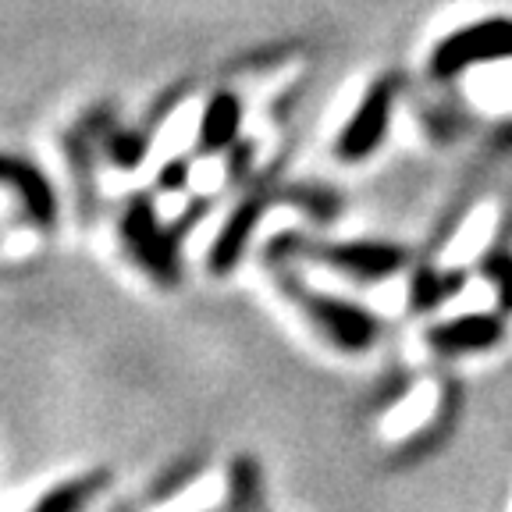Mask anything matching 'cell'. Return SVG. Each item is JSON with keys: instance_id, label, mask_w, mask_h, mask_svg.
<instances>
[{"instance_id": "obj_1", "label": "cell", "mask_w": 512, "mask_h": 512, "mask_svg": "<svg viewBox=\"0 0 512 512\" xmlns=\"http://www.w3.org/2000/svg\"><path fill=\"white\" fill-rule=\"evenodd\" d=\"M296 260H310V264L328 267V271L342 274V278L377 285V281L395 278L409 264V249L395 246V242H374V239L328 242V239H313L306 232H281L264 246V264L271 271L292 267Z\"/></svg>"}, {"instance_id": "obj_2", "label": "cell", "mask_w": 512, "mask_h": 512, "mask_svg": "<svg viewBox=\"0 0 512 512\" xmlns=\"http://www.w3.org/2000/svg\"><path fill=\"white\" fill-rule=\"evenodd\" d=\"M274 281H278V292L285 299L303 310L306 324L317 331L331 349L338 352H367L377 345L384 324L374 310L360 303H349L342 296H328V292H317L310 288L303 278L296 274V267H278L274 271Z\"/></svg>"}, {"instance_id": "obj_3", "label": "cell", "mask_w": 512, "mask_h": 512, "mask_svg": "<svg viewBox=\"0 0 512 512\" xmlns=\"http://www.w3.org/2000/svg\"><path fill=\"white\" fill-rule=\"evenodd\" d=\"M118 235L125 253L132 256V264L143 274H150V281L164 292L182 285V246L178 235L171 232V224L160 221L157 203L150 192H132L121 203L118 217Z\"/></svg>"}, {"instance_id": "obj_4", "label": "cell", "mask_w": 512, "mask_h": 512, "mask_svg": "<svg viewBox=\"0 0 512 512\" xmlns=\"http://www.w3.org/2000/svg\"><path fill=\"white\" fill-rule=\"evenodd\" d=\"M281 160L278 157L267 171L253 175L249 182V192L235 203V210L228 214V221L221 224V232L214 235L210 242V253H207V271L214 278H228L235 267L242 264V256L249 249V239H253L256 224L264 221L267 210L278 203V171H281Z\"/></svg>"}, {"instance_id": "obj_5", "label": "cell", "mask_w": 512, "mask_h": 512, "mask_svg": "<svg viewBox=\"0 0 512 512\" xmlns=\"http://www.w3.org/2000/svg\"><path fill=\"white\" fill-rule=\"evenodd\" d=\"M512 57V18H484L466 29L448 32L445 40L434 43L427 57V72L434 82H448L456 75L480 68V64L509 61Z\"/></svg>"}, {"instance_id": "obj_6", "label": "cell", "mask_w": 512, "mask_h": 512, "mask_svg": "<svg viewBox=\"0 0 512 512\" xmlns=\"http://www.w3.org/2000/svg\"><path fill=\"white\" fill-rule=\"evenodd\" d=\"M399 75H381L367 86V93L360 96V104L352 111V118L345 121V128L335 136V157L342 164H363L370 160L381 143L388 139V128H392V111L395 100H399Z\"/></svg>"}, {"instance_id": "obj_7", "label": "cell", "mask_w": 512, "mask_h": 512, "mask_svg": "<svg viewBox=\"0 0 512 512\" xmlns=\"http://www.w3.org/2000/svg\"><path fill=\"white\" fill-rule=\"evenodd\" d=\"M111 132V111L96 107V111L82 114V121L64 132V157H68V171L75 182V200H79V217L82 224H93L100 214V185H96V136L104 139Z\"/></svg>"}, {"instance_id": "obj_8", "label": "cell", "mask_w": 512, "mask_h": 512, "mask_svg": "<svg viewBox=\"0 0 512 512\" xmlns=\"http://www.w3.org/2000/svg\"><path fill=\"white\" fill-rule=\"evenodd\" d=\"M0 189H8L15 196L18 214L32 228H40V232H54L57 228V214H61L57 192L36 160H25L18 153L0 150Z\"/></svg>"}, {"instance_id": "obj_9", "label": "cell", "mask_w": 512, "mask_h": 512, "mask_svg": "<svg viewBox=\"0 0 512 512\" xmlns=\"http://www.w3.org/2000/svg\"><path fill=\"white\" fill-rule=\"evenodd\" d=\"M502 338H505L502 313H463V317L431 324L424 342H427V349L445 356V360H456V356H473V352L498 349Z\"/></svg>"}, {"instance_id": "obj_10", "label": "cell", "mask_w": 512, "mask_h": 512, "mask_svg": "<svg viewBox=\"0 0 512 512\" xmlns=\"http://www.w3.org/2000/svg\"><path fill=\"white\" fill-rule=\"evenodd\" d=\"M239 132H242V96L232 93V89H214L210 100L203 104L200 132H196L192 153L196 157L228 153L239 143Z\"/></svg>"}, {"instance_id": "obj_11", "label": "cell", "mask_w": 512, "mask_h": 512, "mask_svg": "<svg viewBox=\"0 0 512 512\" xmlns=\"http://www.w3.org/2000/svg\"><path fill=\"white\" fill-rule=\"evenodd\" d=\"M459 406H463V388L448 381L445 384V395H441L438 413H434V420H431V427H424V431H416L413 438L402 441V445L395 448L392 463L395 466H413V463H420V459L431 456V452H438V448L448 441V434L456 431Z\"/></svg>"}, {"instance_id": "obj_12", "label": "cell", "mask_w": 512, "mask_h": 512, "mask_svg": "<svg viewBox=\"0 0 512 512\" xmlns=\"http://www.w3.org/2000/svg\"><path fill=\"white\" fill-rule=\"evenodd\" d=\"M107 488H111V470L96 466V470H86L79 477H68L61 484H54L29 512H86Z\"/></svg>"}, {"instance_id": "obj_13", "label": "cell", "mask_w": 512, "mask_h": 512, "mask_svg": "<svg viewBox=\"0 0 512 512\" xmlns=\"http://www.w3.org/2000/svg\"><path fill=\"white\" fill-rule=\"evenodd\" d=\"M466 271H438V267H416L409 281V310L413 313H434L441 303L459 296L466 288Z\"/></svg>"}, {"instance_id": "obj_14", "label": "cell", "mask_w": 512, "mask_h": 512, "mask_svg": "<svg viewBox=\"0 0 512 512\" xmlns=\"http://www.w3.org/2000/svg\"><path fill=\"white\" fill-rule=\"evenodd\" d=\"M278 203L303 210V214L317 224H331L338 214H342V196H338L335 189H328V185H320V182L278 185Z\"/></svg>"}, {"instance_id": "obj_15", "label": "cell", "mask_w": 512, "mask_h": 512, "mask_svg": "<svg viewBox=\"0 0 512 512\" xmlns=\"http://www.w3.org/2000/svg\"><path fill=\"white\" fill-rule=\"evenodd\" d=\"M264 505V473L249 452L232 459L228 466V502L224 512H260Z\"/></svg>"}, {"instance_id": "obj_16", "label": "cell", "mask_w": 512, "mask_h": 512, "mask_svg": "<svg viewBox=\"0 0 512 512\" xmlns=\"http://www.w3.org/2000/svg\"><path fill=\"white\" fill-rule=\"evenodd\" d=\"M153 143V132H146L143 125H132V128H111L100 146H104V157L111 160L118 171H136L139 164L146 160Z\"/></svg>"}, {"instance_id": "obj_17", "label": "cell", "mask_w": 512, "mask_h": 512, "mask_svg": "<svg viewBox=\"0 0 512 512\" xmlns=\"http://www.w3.org/2000/svg\"><path fill=\"white\" fill-rule=\"evenodd\" d=\"M207 452H189V456L175 459V463L168 466V470L160 473L157 480H153V488H150V502L160 505V502H168V498L182 495L189 484H196V477H200L203 470H207Z\"/></svg>"}, {"instance_id": "obj_18", "label": "cell", "mask_w": 512, "mask_h": 512, "mask_svg": "<svg viewBox=\"0 0 512 512\" xmlns=\"http://www.w3.org/2000/svg\"><path fill=\"white\" fill-rule=\"evenodd\" d=\"M303 50V43L288 40V43H271V47H260V50H249V54L235 57L232 64H228V72L232 75H256V72H271V68H281L285 61H292V57Z\"/></svg>"}, {"instance_id": "obj_19", "label": "cell", "mask_w": 512, "mask_h": 512, "mask_svg": "<svg viewBox=\"0 0 512 512\" xmlns=\"http://www.w3.org/2000/svg\"><path fill=\"white\" fill-rule=\"evenodd\" d=\"M477 271L495 285L498 313H512V253L509 249H488L477 260Z\"/></svg>"}, {"instance_id": "obj_20", "label": "cell", "mask_w": 512, "mask_h": 512, "mask_svg": "<svg viewBox=\"0 0 512 512\" xmlns=\"http://www.w3.org/2000/svg\"><path fill=\"white\" fill-rule=\"evenodd\" d=\"M256 175V143L253 139H239L228 150V168H224V185H246Z\"/></svg>"}, {"instance_id": "obj_21", "label": "cell", "mask_w": 512, "mask_h": 512, "mask_svg": "<svg viewBox=\"0 0 512 512\" xmlns=\"http://www.w3.org/2000/svg\"><path fill=\"white\" fill-rule=\"evenodd\" d=\"M189 178H192V160L189 157H171L160 164L157 171V182H153V189L164 192V196H178V192L189 189Z\"/></svg>"}, {"instance_id": "obj_22", "label": "cell", "mask_w": 512, "mask_h": 512, "mask_svg": "<svg viewBox=\"0 0 512 512\" xmlns=\"http://www.w3.org/2000/svg\"><path fill=\"white\" fill-rule=\"evenodd\" d=\"M111 512H136V509H132V505H128V502H121V505H114Z\"/></svg>"}]
</instances>
